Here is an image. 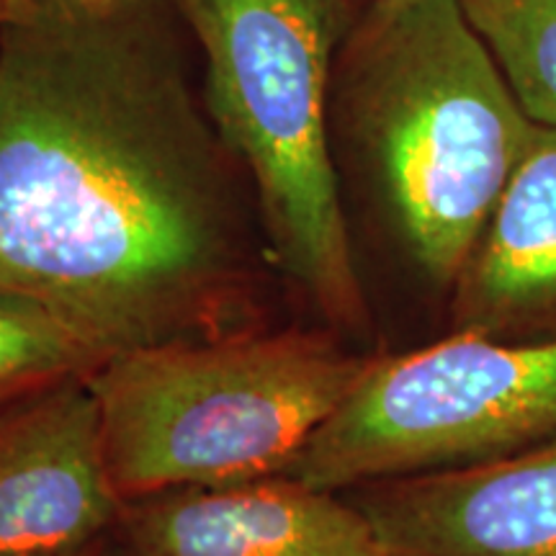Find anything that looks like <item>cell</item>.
<instances>
[{
    "label": "cell",
    "instance_id": "6da1fadb",
    "mask_svg": "<svg viewBox=\"0 0 556 556\" xmlns=\"http://www.w3.org/2000/svg\"><path fill=\"white\" fill-rule=\"evenodd\" d=\"M170 0H0V283L103 361L255 330L253 199Z\"/></svg>",
    "mask_w": 556,
    "mask_h": 556
},
{
    "label": "cell",
    "instance_id": "7a4b0ae2",
    "mask_svg": "<svg viewBox=\"0 0 556 556\" xmlns=\"http://www.w3.org/2000/svg\"><path fill=\"white\" fill-rule=\"evenodd\" d=\"M330 109L417 266L454 287L536 127L456 0H374L348 21Z\"/></svg>",
    "mask_w": 556,
    "mask_h": 556
},
{
    "label": "cell",
    "instance_id": "3957f363",
    "mask_svg": "<svg viewBox=\"0 0 556 556\" xmlns=\"http://www.w3.org/2000/svg\"><path fill=\"white\" fill-rule=\"evenodd\" d=\"M201 54L214 127L242 165L268 255L336 325L364 296L332 155V62L343 0H170Z\"/></svg>",
    "mask_w": 556,
    "mask_h": 556
},
{
    "label": "cell",
    "instance_id": "277c9868",
    "mask_svg": "<svg viewBox=\"0 0 556 556\" xmlns=\"http://www.w3.org/2000/svg\"><path fill=\"white\" fill-rule=\"evenodd\" d=\"M368 358L302 330H242L122 353L90 374L124 503L289 475Z\"/></svg>",
    "mask_w": 556,
    "mask_h": 556
},
{
    "label": "cell",
    "instance_id": "5b68a950",
    "mask_svg": "<svg viewBox=\"0 0 556 556\" xmlns=\"http://www.w3.org/2000/svg\"><path fill=\"white\" fill-rule=\"evenodd\" d=\"M556 443V338L462 332L368 358L289 477L328 492L479 467Z\"/></svg>",
    "mask_w": 556,
    "mask_h": 556
},
{
    "label": "cell",
    "instance_id": "8992f818",
    "mask_svg": "<svg viewBox=\"0 0 556 556\" xmlns=\"http://www.w3.org/2000/svg\"><path fill=\"white\" fill-rule=\"evenodd\" d=\"M122 510L88 377L0 402V556L80 546Z\"/></svg>",
    "mask_w": 556,
    "mask_h": 556
},
{
    "label": "cell",
    "instance_id": "52a82bcc",
    "mask_svg": "<svg viewBox=\"0 0 556 556\" xmlns=\"http://www.w3.org/2000/svg\"><path fill=\"white\" fill-rule=\"evenodd\" d=\"M351 492L384 556H556V443Z\"/></svg>",
    "mask_w": 556,
    "mask_h": 556
},
{
    "label": "cell",
    "instance_id": "ba28073f",
    "mask_svg": "<svg viewBox=\"0 0 556 556\" xmlns=\"http://www.w3.org/2000/svg\"><path fill=\"white\" fill-rule=\"evenodd\" d=\"M119 528L137 556H384L351 500L289 475L127 500Z\"/></svg>",
    "mask_w": 556,
    "mask_h": 556
},
{
    "label": "cell",
    "instance_id": "9c48e42d",
    "mask_svg": "<svg viewBox=\"0 0 556 556\" xmlns=\"http://www.w3.org/2000/svg\"><path fill=\"white\" fill-rule=\"evenodd\" d=\"M454 289L462 332L513 340L556 325V127H533Z\"/></svg>",
    "mask_w": 556,
    "mask_h": 556
},
{
    "label": "cell",
    "instance_id": "30bf717a",
    "mask_svg": "<svg viewBox=\"0 0 556 556\" xmlns=\"http://www.w3.org/2000/svg\"><path fill=\"white\" fill-rule=\"evenodd\" d=\"M533 124L556 127V0H456Z\"/></svg>",
    "mask_w": 556,
    "mask_h": 556
},
{
    "label": "cell",
    "instance_id": "8fae6325",
    "mask_svg": "<svg viewBox=\"0 0 556 556\" xmlns=\"http://www.w3.org/2000/svg\"><path fill=\"white\" fill-rule=\"evenodd\" d=\"M103 364L39 299L0 283V402L90 377Z\"/></svg>",
    "mask_w": 556,
    "mask_h": 556
},
{
    "label": "cell",
    "instance_id": "7c38bea8",
    "mask_svg": "<svg viewBox=\"0 0 556 556\" xmlns=\"http://www.w3.org/2000/svg\"><path fill=\"white\" fill-rule=\"evenodd\" d=\"M31 556H137L131 546L124 539L122 528H111V531L101 533V536L86 541V544L65 548V552H47V554H31Z\"/></svg>",
    "mask_w": 556,
    "mask_h": 556
},
{
    "label": "cell",
    "instance_id": "4fadbf2b",
    "mask_svg": "<svg viewBox=\"0 0 556 556\" xmlns=\"http://www.w3.org/2000/svg\"><path fill=\"white\" fill-rule=\"evenodd\" d=\"M86 3H119V0H86Z\"/></svg>",
    "mask_w": 556,
    "mask_h": 556
},
{
    "label": "cell",
    "instance_id": "5bb4252c",
    "mask_svg": "<svg viewBox=\"0 0 556 556\" xmlns=\"http://www.w3.org/2000/svg\"><path fill=\"white\" fill-rule=\"evenodd\" d=\"M368 3H374V0H368Z\"/></svg>",
    "mask_w": 556,
    "mask_h": 556
}]
</instances>
